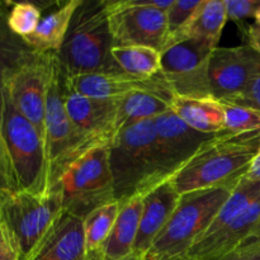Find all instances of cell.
<instances>
[{"instance_id": "f1b7e54d", "label": "cell", "mask_w": 260, "mask_h": 260, "mask_svg": "<svg viewBox=\"0 0 260 260\" xmlns=\"http://www.w3.org/2000/svg\"><path fill=\"white\" fill-rule=\"evenodd\" d=\"M202 0H173L172 5L165 12L167 17V42L165 47L170 45L192 19L193 14L201 5ZM162 48V50H164Z\"/></svg>"}, {"instance_id": "74e56055", "label": "cell", "mask_w": 260, "mask_h": 260, "mask_svg": "<svg viewBox=\"0 0 260 260\" xmlns=\"http://www.w3.org/2000/svg\"><path fill=\"white\" fill-rule=\"evenodd\" d=\"M255 22L258 23V24H259V27H260V8H259L258 13H256V15H255Z\"/></svg>"}, {"instance_id": "277c9868", "label": "cell", "mask_w": 260, "mask_h": 260, "mask_svg": "<svg viewBox=\"0 0 260 260\" xmlns=\"http://www.w3.org/2000/svg\"><path fill=\"white\" fill-rule=\"evenodd\" d=\"M62 213V197L58 190L35 194L0 189V226L18 260L30 258Z\"/></svg>"}, {"instance_id": "836d02e7", "label": "cell", "mask_w": 260, "mask_h": 260, "mask_svg": "<svg viewBox=\"0 0 260 260\" xmlns=\"http://www.w3.org/2000/svg\"><path fill=\"white\" fill-rule=\"evenodd\" d=\"M0 260H18L17 253L13 249L2 226H0Z\"/></svg>"}, {"instance_id": "e575fe53", "label": "cell", "mask_w": 260, "mask_h": 260, "mask_svg": "<svg viewBox=\"0 0 260 260\" xmlns=\"http://www.w3.org/2000/svg\"><path fill=\"white\" fill-rule=\"evenodd\" d=\"M246 38L248 45L256 51L260 55V27L258 23H253L246 29Z\"/></svg>"}, {"instance_id": "ba28073f", "label": "cell", "mask_w": 260, "mask_h": 260, "mask_svg": "<svg viewBox=\"0 0 260 260\" xmlns=\"http://www.w3.org/2000/svg\"><path fill=\"white\" fill-rule=\"evenodd\" d=\"M61 193L63 212L85 218L90 212L114 202L108 145L86 152L65 172L52 192Z\"/></svg>"}, {"instance_id": "9c48e42d", "label": "cell", "mask_w": 260, "mask_h": 260, "mask_svg": "<svg viewBox=\"0 0 260 260\" xmlns=\"http://www.w3.org/2000/svg\"><path fill=\"white\" fill-rule=\"evenodd\" d=\"M173 0H108L114 46H146L161 52L167 42L165 12Z\"/></svg>"}, {"instance_id": "9a60e30c", "label": "cell", "mask_w": 260, "mask_h": 260, "mask_svg": "<svg viewBox=\"0 0 260 260\" xmlns=\"http://www.w3.org/2000/svg\"><path fill=\"white\" fill-rule=\"evenodd\" d=\"M179 198L180 193L175 189L172 180L157 185L142 196L139 233L129 260H145L172 217Z\"/></svg>"}, {"instance_id": "e0dca14e", "label": "cell", "mask_w": 260, "mask_h": 260, "mask_svg": "<svg viewBox=\"0 0 260 260\" xmlns=\"http://www.w3.org/2000/svg\"><path fill=\"white\" fill-rule=\"evenodd\" d=\"M260 223V197L246 210L213 234L196 241L185 256L194 260H220L254 233Z\"/></svg>"}, {"instance_id": "484cf974", "label": "cell", "mask_w": 260, "mask_h": 260, "mask_svg": "<svg viewBox=\"0 0 260 260\" xmlns=\"http://www.w3.org/2000/svg\"><path fill=\"white\" fill-rule=\"evenodd\" d=\"M121 203L114 202L104 205L89 213L84 218V236L88 260H98L99 253L118 217Z\"/></svg>"}, {"instance_id": "83f0119b", "label": "cell", "mask_w": 260, "mask_h": 260, "mask_svg": "<svg viewBox=\"0 0 260 260\" xmlns=\"http://www.w3.org/2000/svg\"><path fill=\"white\" fill-rule=\"evenodd\" d=\"M41 19V9L28 2L15 3L8 14V25L14 35L25 38L37 29Z\"/></svg>"}, {"instance_id": "d6a6232c", "label": "cell", "mask_w": 260, "mask_h": 260, "mask_svg": "<svg viewBox=\"0 0 260 260\" xmlns=\"http://www.w3.org/2000/svg\"><path fill=\"white\" fill-rule=\"evenodd\" d=\"M228 103H235L244 107H249V108L260 113V70L251 79L245 90L243 91V94L238 96L235 101L228 102Z\"/></svg>"}, {"instance_id": "1f68e13d", "label": "cell", "mask_w": 260, "mask_h": 260, "mask_svg": "<svg viewBox=\"0 0 260 260\" xmlns=\"http://www.w3.org/2000/svg\"><path fill=\"white\" fill-rule=\"evenodd\" d=\"M0 189L18 190L0 124Z\"/></svg>"}, {"instance_id": "f35d334b", "label": "cell", "mask_w": 260, "mask_h": 260, "mask_svg": "<svg viewBox=\"0 0 260 260\" xmlns=\"http://www.w3.org/2000/svg\"><path fill=\"white\" fill-rule=\"evenodd\" d=\"M256 230H260V223L258 225V228H256Z\"/></svg>"}, {"instance_id": "4dcf8cb0", "label": "cell", "mask_w": 260, "mask_h": 260, "mask_svg": "<svg viewBox=\"0 0 260 260\" xmlns=\"http://www.w3.org/2000/svg\"><path fill=\"white\" fill-rule=\"evenodd\" d=\"M228 20L239 23L248 18H255L260 8V0H223Z\"/></svg>"}, {"instance_id": "d4e9b609", "label": "cell", "mask_w": 260, "mask_h": 260, "mask_svg": "<svg viewBox=\"0 0 260 260\" xmlns=\"http://www.w3.org/2000/svg\"><path fill=\"white\" fill-rule=\"evenodd\" d=\"M112 57L122 73L150 79L161 73V52L146 46H114Z\"/></svg>"}, {"instance_id": "d6986e66", "label": "cell", "mask_w": 260, "mask_h": 260, "mask_svg": "<svg viewBox=\"0 0 260 260\" xmlns=\"http://www.w3.org/2000/svg\"><path fill=\"white\" fill-rule=\"evenodd\" d=\"M142 196L121 203L118 217L99 253L98 260H129L139 233Z\"/></svg>"}, {"instance_id": "30bf717a", "label": "cell", "mask_w": 260, "mask_h": 260, "mask_svg": "<svg viewBox=\"0 0 260 260\" xmlns=\"http://www.w3.org/2000/svg\"><path fill=\"white\" fill-rule=\"evenodd\" d=\"M217 46L202 40H183L161 52V74L174 95L212 98L208 83V63Z\"/></svg>"}, {"instance_id": "8992f818", "label": "cell", "mask_w": 260, "mask_h": 260, "mask_svg": "<svg viewBox=\"0 0 260 260\" xmlns=\"http://www.w3.org/2000/svg\"><path fill=\"white\" fill-rule=\"evenodd\" d=\"M0 124L18 190L50 193L45 139L15 108L5 88L0 95Z\"/></svg>"}, {"instance_id": "5bb4252c", "label": "cell", "mask_w": 260, "mask_h": 260, "mask_svg": "<svg viewBox=\"0 0 260 260\" xmlns=\"http://www.w3.org/2000/svg\"><path fill=\"white\" fill-rule=\"evenodd\" d=\"M69 90L96 99H118L127 94L142 90L157 94L172 102L174 96L172 86L161 73L150 79L135 78L124 73H90L66 78Z\"/></svg>"}, {"instance_id": "44dd1931", "label": "cell", "mask_w": 260, "mask_h": 260, "mask_svg": "<svg viewBox=\"0 0 260 260\" xmlns=\"http://www.w3.org/2000/svg\"><path fill=\"white\" fill-rule=\"evenodd\" d=\"M81 0H69L41 19L37 29L23 38L38 53H57L68 36L71 20Z\"/></svg>"}, {"instance_id": "7c38bea8", "label": "cell", "mask_w": 260, "mask_h": 260, "mask_svg": "<svg viewBox=\"0 0 260 260\" xmlns=\"http://www.w3.org/2000/svg\"><path fill=\"white\" fill-rule=\"evenodd\" d=\"M160 182L172 180L216 135L198 132L172 111L154 119Z\"/></svg>"}, {"instance_id": "ac0fdd59", "label": "cell", "mask_w": 260, "mask_h": 260, "mask_svg": "<svg viewBox=\"0 0 260 260\" xmlns=\"http://www.w3.org/2000/svg\"><path fill=\"white\" fill-rule=\"evenodd\" d=\"M28 260H88L83 218L63 212Z\"/></svg>"}, {"instance_id": "4fadbf2b", "label": "cell", "mask_w": 260, "mask_h": 260, "mask_svg": "<svg viewBox=\"0 0 260 260\" xmlns=\"http://www.w3.org/2000/svg\"><path fill=\"white\" fill-rule=\"evenodd\" d=\"M259 70L260 55L248 43L215 48L208 63L211 95L222 103L235 101Z\"/></svg>"}, {"instance_id": "7402d4cb", "label": "cell", "mask_w": 260, "mask_h": 260, "mask_svg": "<svg viewBox=\"0 0 260 260\" xmlns=\"http://www.w3.org/2000/svg\"><path fill=\"white\" fill-rule=\"evenodd\" d=\"M226 22L228 14L223 0H202L189 23L169 46L188 38L207 41L217 46Z\"/></svg>"}, {"instance_id": "52a82bcc", "label": "cell", "mask_w": 260, "mask_h": 260, "mask_svg": "<svg viewBox=\"0 0 260 260\" xmlns=\"http://www.w3.org/2000/svg\"><path fill=\"white\" fill-rule=\"evenodd\" d=\"M233 190L234 188H211L180 194L172 217L145 260L185 255L207 233Z\"/></svg>"}, {"instance_id": "cb8c5ba5", "label": "cell", "mask_w": 260, "mask_h": 260, "mask_svg": "<svg viewBox=\"0 0 260 260\" xmlns=\"http://www.w3.org/2000/svg\"><path fill=\"white\" fill-rule=\"evenodd\" d=\"M170 111V102L157 94L137 90L118 99L116 131L137 122L150 121Z\"/></svg>"}, {"instance_id": "8d00e7d4", "label": "cell", "mask_w": 260, "mask_h": 260, "mask_svg": "<svg viewBox=\"0 0 260 260\" xmlns=\"http://www.w3.org/2000/svg\"><path fill=\"white\" fill-rule=\"evenodd\" d=\"M157 260H194V259L183 255V256H174V258H164V259H157Z\"/></svg>"}, {"instance_id": "8fae6325", "label": "cell", "mask_w": 260, "mask_h": 260, "mask_svg": "<svg viewBox=\"0 0 260 260\" xmlns=\"http://www.w3.org/2000/svg\"><path fill=\"white\" fill-rule=\"evenodd\" d=\"M53 53H36L7 80L5 89L15 108L45 139L47 91L52 74Z\"/></svg>"}, {"instance_id": "3957f363", "label": "cell", "mask_w": 260, "mask_h": 260, "mask_svg": "<svg viewBox=\"0 0 260 260\" xmlns=\"http://www.w3.org/2000/svg\"><path fill=\"white\" fill-rule=\"evenodd\" d=\"M114 200L122 203L145 196L160 182L154 119L127 126L108 145Z\"/></svg>"}, {"instance_id": "603a6c76", "label": "cell", "mask_w": 260, "mask_h": 260, "mask_svg": "<svg viewBox=\"0 0 260 260\" xmlns=\"http://www.w3.org/2000/svg\"><path fill=\"white\" fill-rule=\"evenodd\" d=\"M9 5V3L0 2V95L10 75L38 53L22 37L10 30L8 25Z\"/></svg>"}, {"instance_id": "2e32d148", "label": "cell", "mask_w": 260, "mask_h": 260, "mask_svg": "<svg viewBox=\"0 0 260 260\" xmlns=\"http://www.w3.org/2000/svg\"><path fill=\"white\" fill-rule=\"evenodd\" d=\"M65 106L74 126L84 136L109 145L116 131L118 101L76 94L66 86Z\"/></svg>"}, {"instance_id": "5b68a950", "label": "cell", "mask_w": 260, "mask_h": 260, "mask_svg": "<svg viewBox=\"0 0 260 260\" xmlns=\"http://www.w3.org/2000/svg\"><path fill=\"white\" fill-rule=\"evenodd\" d=\"M66 76L57 55L53 53L52 74L47 91L45 117V145L48 159L50 192L56 189L66 170L102 142L84 136L76 129L65 106Z\"/></svg>"}, {"instance_id": "f546056e", "label": "cell", "mask_w": 260, "mask_h": 260, "mask_svg": "<svg viewBox=\"0 0 260 260\" xmlns=\"http://www.w3.org/2000/svg\"><path fill=\"white\" fill-rule=\"evenodd\" d=\"M220 260H260V230H255Z\"/></svg>"}, {"instance_id": "ffe728a7", "label": "cell", "mask_w": 260, "mask_h": 260, "mask_svg": "<svg viewBox=\"0 0 260 260\" xmlns=\"http://www.w3.org/2000/svg\"><path fill=\"white\" fill-rule=\"evenodd\" d=\"M170 111L198 132L218 135L225 129V108L215 98L173 96Z\"/></svg>"}, {"instance_id": "7a4b0ae2", "label": "cell", "mask_w": 260, "mask_h": 260, "mask_svg": "<svg viewBox=\"0 0 260 260\" xmlns=\"http://www.w3.org/2000/svg\"><path fill=\"white\" fill-rule=\"evenodd\" d=\"M114 40L108 0H81L57 55L66 78L90 73H122L112 57Z\"/></svg>"}, {"instance_id": "6da1fadb", "label": "cell", "mask_w": 260, "mask_h": 260, "mask_svg": "<svg viewBox=\"0 0 260 260\" xmlns=\"http://www.w3.org/2000/svg\"><path fill=\"white\" fill-rule=\"evenodd\" d=\"M260 146V132H221L208 140L172 179L183 193L211 188H235L248 173Z\"/></svg>"}, {"instance_id": "d590c367", "label": "cell", "mask_w": 260, "mask_h": 260, "mask_svg": "<svg viewBox=\"0 0 260 260\" xmlns=\"http://www.w3.org/2000/svg\"><path fill=\"white\" fill-rule=\"evenodd\" d=\"M245 179L251 180V182H258L260 183V146L258 149V152L254 156L253 161H251L250 167H249L248 173H246Z\"/></svg>"}, {"instance_id": "4316f807", "label": "cell", "mask_w": 260, "mask_h": 260, "mask_svg": "<svg viewBox=\"0 0 260 260\" xmlns=\"http://www.w3.org/2000/svg\"><path fill=\"white\" fill-rule=\"evenodd\" d=\"M222 103V102H221ZM225 108V129L233 135L260 132V113L235 103H222Z\"/></svg>"}]
</instances>
